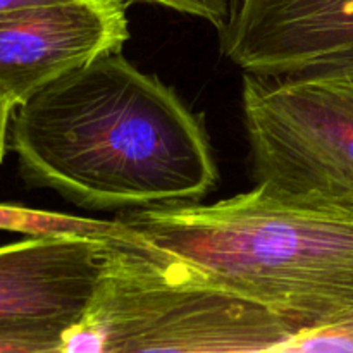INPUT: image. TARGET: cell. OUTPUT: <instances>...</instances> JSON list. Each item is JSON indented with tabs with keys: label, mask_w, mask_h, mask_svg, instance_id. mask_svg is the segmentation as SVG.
<instances>
[{
	"label": "cell",
	"mask_w": 353,
	"mask_h": 353,
	"mask_svg": "<svg viewBox=\"0 0 353 353\" xmlns=\"http://www.w3.org/2000/svg\"><path fill=\"white\" fill-rule=\"evenodd\" d=\"M10 141L28 185L86 210L200 202L219 181L199 116L123 52L24 100L14 109Z\"/></svg>",
	"instance_id": "6da1fadb"
},
{
	"label": "cell",
	"mask_w": 353,
	"mask_h": 353,
	"mask_svg": "<svg viewBox=\"0 0 353 353\" xmlns=\"http://www.w3.org/2000/svg\"><path fill=\"white\" fill-rule=\"evenodd\" d=\"M141 241L214 285L278 314L296 333L353 310V205L265 183L214 203L121 217Z\"/></svg>",
	"instance_id": "7a4b0ae2"
},
{
	"label": "cell",
	"mask_w": 353,
	"mask_h": 353,
	"mask_svg": "<svg viewBox=\"0 0 353 353\" xmlns=\"http://www.w3.org/2000/svg\"><path fill=\"white\" fill-rule=\"evenodd\" d=\"M295 334L278 314L195 274L134 233L107 240L92 302L65 334L62 353L281 352Z\"/></svg>",
	"instance_id": "3957f363"
},
{
	"label": "cell",
	"mask_w": 353,
	"mask_h": 353,
	"mask_svg": "<svg viewBox=\"0 0 353 353\" xmlns=\"http://www.w3.org/2000/svg\"><path fill=\"white\" fill-rule=\"evenodd\" d=\"M255 183L353 205V47L302 71L243 74Z\"/></svg>",
	"instance_id": "277c9868"
},
{
	"label": "cell",
	"mask_w": 353,
	"mask_h": 353,
	"mask_svg": "<svg viewBox=\"0 0 353 353\" xmlns=\"http://www.w3.org/2000/svg\"><path fill=\"white\" fill-rule=\"evenodd\" d=\"M105 243L40 234L0 247V352L62 353L92 302Z\"/></svg>",
	"instance_id": "5b68a950"
},
{
	"label": "cell",
	"mask_w": 353,
	"mask_h": 353,
	"mask_svg": "<svg viewBox=\"0 0 353 353\" xmlns=\"http://www.w3.org/2000/svg\"><path fill=\"white\" fill-rule=\"evenodd\" d=\"M128 2L69 0L0 12V97L14 107L54 79L123 50Z\"/></svg>",
	"instance_id": "8992f818"
},
{
	"label": "cell",
	"mask_w": 353,
	"mask_h": 353,
	"mask_svg": "<svg viewBox=\"0 0 353 353\" xmlns=\"http://www.w3.org/2000/svg\"><path fill=\"white\" fill-rule=\"evenodd\" d=\"M219 34L243 74H292L353 47V0H231Z\"/></svg>",
	"instance_id": "52a82bcc"
},
{
	"label": "cell",
	"mask_w": 353,
	"mask_h": 353,
	"mask_svg": "<svg viewBox=\"0 0 353 353\" xmlns=\"http://www.w3.org/2000/svg\"><path fill=\"white\" fill-rule=\"evenodd\" d=\"M0 230L26 233L30 236L40 234H86V236L112 240L121 236L123 224L119 219L114 223L103 221L76 219L64 214L33 210L26 207L2 205L0 203Z\"/></svg>",
	"instance_id": "ba28073f"
},
{
	"label": "cell",
	"mask_w": 353,
	"mask_h": 353,
	"mask_svg": "<svg viewBox=\"0 0 353 353\" xmlns=\"http://www.w3.org/2000/svg\"><path fill=\"white\" fill-rule=\"evenodd\" d=\"M281 352H353V310L321 330L296 333Z\"/></svg>",
	"instance_id": "9c48e42d"
},
{
	"label": "cell",
	"mask_w": 353,
	"mask_h": 353,
	"mask_svg": "<svg viewBox=\"0 0 353 353\" xmlns=\"http://www.w3.org/2000/svg\"><path fill=\"white\" fill-rule=\"evenodd\" d=\"M16 107L6 100L3 97H0V164L3 161V155H6V147H7V133H9L10 121H12V114Z\"/></svg>",
	"instance_id": "30bf717a"
},
{
	"label": "cell",
	"mask_w": 353,
	"mask_h": 353,
	"mask_svg": "<svg viewBox=\"0 0 353 353\" xmlns=\"http://www.w3.org/2000/svg\"><path fill=\"white\" fill-rule=\"evenodd\" d=\"M69 2V0H0V12L3 10L23 9V7H34V6H48V3Z\"/></svg>",
	"instance_id": "8fae6325"
}]
</instances>
